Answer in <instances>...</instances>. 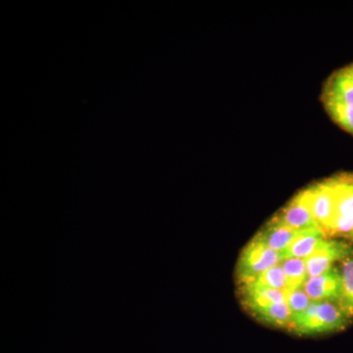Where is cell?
Wrapping results in <instances>:
<instances>
[{
  "mask_svg": "<svg viewBox=\"0 0 353 353\" xmlns=\"http://www.w3.org/2000/svg\"><path fill=\"white\" fill-rule=\"evenodd\" d=\"M311 303L312 301L309 299L303 288L290 290V292H287L285 303L288 304V307H289L290 313H292V317L303 313V311L308 308Z\"/></svg>",
  "mask_w": 353,
  "mask_h": 353,
  "instance_id": "17",
  "label": "cell"
},
{
  "mask_svg": "<svg viewBox=\"0 0 353 353\" xmlns=\"http://www.w3.org/2000/svg\"><path fill=\"white\" fill-rule=\"evenodd\" d=\"M353 255V248L345 241L325 238L317 250L306 259L308 278L317 277L330 270L333 264Z\"/></svg>",
  "mask_w": 353,
  "mask_h": 353,
  "instance_id": "5",
  "label": "cell"
},
{
  "mask_svg": "<svg viewBox=\"0 0 353 353\" xmlns=\"http://www.w3.org/2000/svg\"><path fill=\"white\" fill-rule=\"evenodd\" d=\"M282 260L281 253L271 250L261 241L253 238L243 248L239 260L236 275L240 285L252 282L269 269L280 264Z\"/></svg>",
  "mask_w": 353,
  "mask_h": 353,
  "instance_id": "2",
  "label": "cell"
},
{
  "mask_svg": "<svg viewBox=\"0 0 353 353\" xmlns=\"http://www.w3.org/2000/svg\"><path fill=\"white\" fill-rule=\"evenodd\" d=\"M303 289L311 301H338L341 296V272L332 267L317 277L308 278Z\"/></svg>",
  "mask_w": 353,
  "mask_h": 353,
  "instance_id": "7",
  "label": "cell"
},
{
  "mask_svg": "<svg viewBox=\"0 0 353 353\" xmlns=\"http://www.w3.org/2000/svg\"><path fill=\"white\" fill-rule=\"evenodd\" d=\"M338 301H312L305 311L292 317L289 330L299 336H315L341 331L350 323Z\"/></svg>",
  "mask_w": 353,
  "mask_h": 353,
  "instance_id": "1",
  "label": "cell"
},
{
  "mask_svg": "<svg viewBox=\"0 0 353 353\" xmlns=\"http://www.w3.org/2000/svg\"><path fill=\"white\" fill-rule=\"evenodd\" d=\"M326 238L319 227L305 230L292 241V245L282 253L284 259H307Z\"/></svg>",
  "mask_w": 353,
  "mask_h": 353,
  "instance_id": "11",
  "label": "cell"
},
{
  "mask_svg": "<svg viewBox=\"0 0 353 353\" xmlns=\"http://www.w3.org/2000/svg\"><path fill=\"white\" fill-rule=\"evenodd\" d=\"M301 232L290 229L272 218L265 225L263 229L255 234L254 238L270 248L271 250L282 254L292 245V241L301 234Z\"/></svg>",
  "mask_w": 353,
  "mask_h": 353,
  "instance_id": "9",
  "label": "cell"
},
{
  "mask_svg": "<svg viewBox=\"0 0 353 353\" xmlns=\"http://www.w3.org/2000/svg\"><path fill=\"white\" fill-rule=\"evenodd\" d=\"M280 266L287 278L288 292L303 288L308 280L306 259H284L280 262Z\"/></svg>",
  "mask_w": 353,
  "mask_h": 353,
  "instance_id": "13",
  "label": "cell"
},
{
  "mask_svg": "<svg viewBox=\"0 0 353 353\" xmlns=\"http://www.w3.org/2000/svg\"><path fill=\"white\" fill-rule=\"evenodd\" d=\"M352 240H353V236H352Z\"/></svg>",
  "mask_w": 353,
  "mask_h": 353,
  "instance_id": "19",
  "label": "cell"
},
{
  "mask_svg": "<svg viewBox=\"0 0 353 353\" xmlns=\"http://www.w3.org/2000/svg\"><path fill=\"white\" fill-rule=\"evenodd\" d=\"M273 218L296 231H305L318 227L311 209L307 189L299 192Z\"/></svg>",
  "mask_w": 353,
  "mask_h": 353,
  "instance_id": "6",
  "label": "cell"
},
{
  "mask_svg": "<svg viewBox=\"0 0 353 353\" xmlns=\"http://www.w3.org/2000/svg\"><path fill=\"white\" fill-rule=\"evenodd\" d=\"M324 104L339 103L353 106V75L350 66L333 74L323 90Z\"/></svg>",
  "mask_w": 353,
  "mask_h": 353,
  "instance_id": "8",
  "label": "cell"
},
{
  "mask_svg": "<svg viewBox=\"0 0 353 353\" xmlns=\"http://www.w3.org/2000/svg\"><path fill=\"white\" fill-rule=\"evenodd\" d=\"M324 105L332 119L353 136V106L339 103H327Z\"/></svg>",
  "mask_w": 353,
  "mask_h": 353,
  "instance_id": "16",
  "label": "cell"
},
{
  "mask_svg": "<svg viewBox=\"0 0 353 353\" xmlns=\"http://www.w3.org/2000/svg\"><path fill=\"white\" fill-rule=\"evenodd\" d=\"M350 69H352V75H353V64L352 65H350Z\"/></svg>",
  "mask_w": 353,
  "mask_h": 353,
  "instance_id": "18",
  "label": "cell"
},
{
  "mask_svg": "<svg viewBox=\"0 0 353 353\" xmlns=\"http://www.w3.org/2000/svg\"><path fill=\"white\" fill-rule=\"evenodd\" d=\"M336 194V213L330 238L353 236V174L332 176Z\"/></svg>",
  "mask_w": 353,
  "mask_h": 353,
  "instance_id": "3",
  "label": "cell"
},
{
  "mask_svg": "<svg viewBox=\"0 0 353 353\" xmlns=\"http://www.w3.org/2000/svg\"><path fill=\"white\" fill-rule=\"evenodd\" d=\"M252 285L256 287L267 288V289H273L283 290L288 292L287 278L282 267L280 264L276 265L273 268L269 269L264 274L260 275L259 277L254 279L252 282L246 283V284L240 285Z\"/></svg>",
  "mask_w": 353,
  "mask_h": 353,
  "instance_id": "15",
  "label": "cell"
},
{
  "mask_svg": "<svg viewBox=\"0 0 353 353\" xmlns=\"http://www.w3.org/2000/svg\"><path fill=\"white\" fill-rule=\"evenodd\" d=\"M240 290L241 303L248 311L272 304L284 303L287 297V292L283 290L267 289L256 285H240Z\"/></svg>",
  "mask_w": 353,
  "mask_h": 353,
  "instance_id": "10",
  "label": "cell"
},
{
  "mask_svg": "<svg viewBox=\"0 0 353 353\" xmlns=\"http://www.w3.org/2000/svg\"><path fill=\"white\" fill-rule=\"evenodd\" d=\"M306 189L316 223L327 238L331 234L336 213V194L332 179H326Z\"/></svg>",
  "mask_w": 353,
  "mask_h": 353,
  "instance_id": "4",
  "label": "cell"
},
{
  "mask_svg": "<svg viewBox=\"0 0 353 353\" xmlns=\"http://www.w3.org/2000/svg\"><path fill=\"white\" fill-rule=\"evenodd\" d=\"M250 312L259 321L273 327L289 329L292 322V313L285 303L253 309Z\"/></svg>",
  "mask_w": 353,
  "mask_h": 353,
  "instance_id": "12",
  "label": "cell"
},
{
  "mask_svg": "<svg viewBox=\"0 0 353 353\" xmlns=\"http://www.w3.org/2000/svg\"><path fill=\"white\" fill-rule=\"evenodd\" d=\"M341 296L340 304L343 310L353 317V255L341 261Z\"/></svg>",
  "mask_w": 353,
  "mask_h": 353,
  "instance_id": "14",
  "label": "cell"
}]
</instances>
